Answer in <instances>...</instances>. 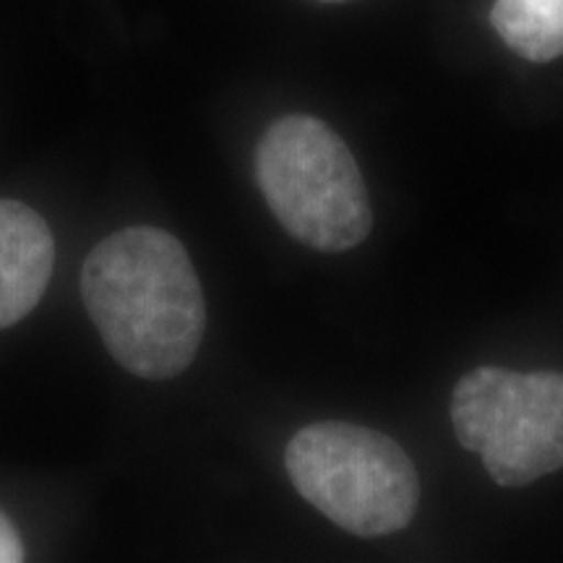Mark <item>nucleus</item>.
<instances>
[{"mask_svg": "<svg viewBox=\"0 0 563 563\" xmlns=\"http://www.w3.org/2000/svg\"><path fill=\"white\" fill-rule=\"evenodd\" d=\"M285 464L313 509L361 538L405 530L418 511V470L397 441L373 428L313 422L287 443Z\"/></svg>", "mask_w": 563, "mask_h": 563, "instance_id": "3", "label": "nucleus"}, {"mask_svg": "<svg viewBox=\"0 0 563 563\" xmlns=\"http://www.w3.org/2000/svg\"><path fill=\"white\" fill-rule=\"evenodd\" d=\"M332 3H334V0H332Z\"/></svg>", "mask_w": 563, "mask_h": 563, "instance_id": "8", "label": "nucleus"}, {"mask_svg": "<svg viewBox=\"0 0 563 563\" xmlns=\"http://www.w3.org/2000/svg\"><path fill=\"white\" fill-rule=\"evenodd\" d=\"M81 295L104 347L133 376L165 382L194 363L207 306L199 274L170 232H112L84 262Z\"/></svg>", "mask_w": 563, "mask_h": 563, "instance_id": "1", "label": "nucleus"}, {"mask_svg": "<svg viewBox=\"0 0 563 563\" xmlns=\"http://www.w3.org/2000/svg\"><path fill=\"white\" fill-rule=\"evenodd\" d=\"M24 561V545H21L19 532L13 530L3 511H0V563Z\"/></svg>", "mask_w": 563, "mask_h": 563, "instance_id": "7", "label": "nucleus"}, {"mask_svg": "<svg viewBox=\"0 0 563 563\" xmlns=\"http://www.w3.org/2000/svg\"><path fill=\"white\" fill-rule=\"evenodd\" d=\"M490 24L514 53L532 63L563 53V0H496Z\"/></svg>", "mask_w": 563, "mask_h": 563, "instance_id": "6", "label": "nucleus"}, {"mask_svg": "<svg viewBox=\"0 0 563 563\" xmlns=\"http://www.w3.org/2000/svg\"><path fill=\"white\" fill-rule=\"evenodd\" d=\"M452 426L504 488H522L563 467V373L481 365L452 394Z\"/></svg>", "mask_w": 563, "mask_h": 563, "instance_id": "4", "label": "nucleus"}, {"mask_svg": "<svg viewBox=\"0 0 563 563\" xmlns=\"http://www.w3.org/2000/svg\"><path fill=\"white\" fill-rule=\"evenodd\" d=\"M256 180L295 241L340 253L368 238V191L347 144L311 115H285L256 146Z\"/></svg>", "mask_w": 563, "mask_h": 563, "instance_id": "2", "label": "nucleus"}, {"mask_svg": "<svg viewBox=\"0 0 563 563\" xmlns=\"http://www.w3.org/2000/svg\"><path fill=\"white\" fill-rule=\"evenodd\" d=\"M55 266V241L47 222L26 203L0 199V329L30 316Z\"/></svg>", "mask_w": 563, "mask_h": 563, "instance_id": "5", "label": "nucleus"}]
</instances>
